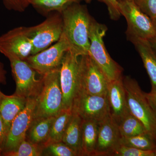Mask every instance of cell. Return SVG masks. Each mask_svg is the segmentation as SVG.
I'll return each instance as SVG.
<instances>
[{
  "label": "cell",
  "instance_id": "cell-28",
  "mask_svg": "<svg viewBox=\"0 0 156 156\" xmlns=\"http://www.w3.org/2000/svg\"><path fill=\"white\" fill-rule=\"evenodd\" d=\"M140 11L152 20L156 16V0H133Z\"/></svg>",
  "mask_w": 156,
  "mask_h": 156
},
{
  "label": "cell",
  "instance_id": "cell-1",
  "mask_svg": "<svg viewBox=\"0 0 156 156\" xmlns=\"http://www.w3.org/2000/svg\"><path fill=\"white\" fill-rule=\"evenodd\" d=\"M63 33L71 51L79 56L89 54V30L92 18L85 6L74 3L61 13Z\"/></svg>",
  "mask_w": 156,
  "mask_h": 156
},
{
  "label": "cell",
  "instance_id": "cell-10",
  "mask_svg": "<svg viewBox=\"0 0 156 156\" xmlns=\"http://www.w3.org/2000/svg\"><path fill=\"white\" fill-rule=\"evenodd\" d=\"M8 58L16 83L14 95L27 99L36 97L41 85V77L37 79V73L25 60L14 56H9Z\"/></svg>",
  "mask_w": 156,
  "mask_h": 156
},
{
  "label": "cell",
  "instance_id": "cell-12",
  "mask_svg": "<svg viewBox=\"0 0 156 156\" xmlns=\"http://www.w3.org/2000/svg\"><path fill=\"white\" fill-rule=\"evenodd\" d=\"M32 50L28 27H16L0 36V53L7 58L14 56L25 60L31 55Z\"/></svg>",
  "mask_w": 156,
  "mask_h": 156
},
{
  "label": "cell",
  "instance_id": "cell-23",
  "mask_svg": "<svg viewBox=\"0 0 156 156\" xmlns=\"http://www.w3.org/2000/svg\"><path fill=\"white\" fill-rule=\"evenodd\" d=\"M119 144L143 150H156V139L147 132L130 137H121Z\"/></svg>",
  "mask_w": 156,
  "mask_h": 156
},
{
  "label": "cell",
  "instance_id": "cell-26",
  "mask_svg": "<svg viewBox=\"0 0 156 156\" xmlns=\"http://www.w3.org/2000/svg\"><path fill=\"white\" fill-rule=\"evenodd\" d=\"M111 156H156V150H143L119 144L114 150Z\"/></svg>",
  "mask_w": 156,
  "mask_h": 156
},
{
  "label": "cell",
  "instance_id": "cell-11",
  "mask_svg": "<svg viewBox=\"0 0 156 156\" xmlns=\"http://www.w3.org/2000/svg\"><path fill=\"white\" fill-rule=\"evenodd\" d=\"M70 50L69 42L62 32L60 39L49 48L27 57L25 61L42 76L60 68L65 53Z\"/></svg>",
  "mask_w": 156,
  "mask_h": 156
},
{
  "label": "cell",
  "instance_id": "cell-40",
  "mask_svg": "<svg viewBox=\"0 0 156 156\" xmlns=\"http://www.w3.org/2000/svg\"><path fill=\"white\" fill-rule=\"evenodd\" d=\"M91 1V0H87V2H90Z\"/></svg>",
  "mask_w": 156,
  "mask_h": 156
},
{
  "label": "cell",
  "instance_id": "cell-19",
  "mask_svg": "<svg viewBox=\"0 0 156 156\" xmlns=\"http://www.w3.org/2000/svg\"><path fill=\"white\" fill-rule=\"evenodd\" d=\"M55 117L34 119L27 131L26 139L43 147V144L48 139Z\"/></svg>",
  "mask_w": 156,
  "mask_h": 156
},
{
  "label": "cell",
  "instance_id": "cell-25",
  "mask_svg": "<svg viewBox=\"0 0 156 156\" xmlns=\"http://www.w3.org/2000/svg\"><path fill=\"white\" fill-rule=\"evenodd\" d=\"M44 148L41 146L30 142L26 139L14 150L4 152L6 156H40L42 155Z\"/></svg>",
  "mask_w": 156,
  "mask_h": 156
},
{
  "label": "cell",
  "instance_id": "cell-32",
  "mask_svg": "<svg viewBox=\"0 0 156 156\" xmlns=\"http://www.w3.org/2000/svg\"><path fill=\"white\" fill-rule=\"evenodd\" d=\"M145 95L151 106L156 114V92L145 93Z\"/></svg>",
  "mask_w": 156,
  "mask_h": 156
},
{
  "label": "cell",
  "instance_id": "cell-36",
  "mask_svg": "<svg viewBox=\"0 0 156 156\" xmlns=\"http://www.w3.org/2000/svg\"><path fill=\"white\" fill-rule=\"evenodd\" d=\"M152 20L153 23V24L156 30V17H155Z\"/></svg>",
  "mask_w": 156,
  "mask_h": 156
},
{
  "label": "cell",
  "instance_id": "cell-2",
  "mask_svg": "<svg viewBox=\"0 0 156 156\" xmlns=\"http://www.w3.org/2000/svg\"><path fill=\"white\" fill-rule=\"evenodd\" d=\"M60 68L41 77V85L35 97L34 119L56 116L63 109V96L59 78Z\"/></svg>",
  "mask_w": 156,
  "mask_h": 156
},
{
  "label": "cell",
  "instance_id": "cell-34",
  "mask_svg": "<svg viewBox=\"0 0 156 156\" xmlns=\"http://www.w3.org/2000/svg\"><path fill=\"white\" fill-rule=\"evenodd\" d=\"M23 9H25L30 5L31 0H19Z\"/></svg>",
  "mask_w": 156,
  "mask_h": 156
},
{
  "label": "cell",
  "instance_id": "cell-35",
  "mask_svg": "<svg viewBox=\"0 0 156 156\" xmlns=\"http://www.w3.org/2000/svg\"><path fill=\"white\" fill-rule=\"evenodd\" d=\"M148 41L149 42L151 46L156 53V36Z\"/></svg>",
  "mask_w": 156,
  "mask_h": 156
},
{
  "label": "cell",
  "instance_id": "cell-17",
  "mask_svg": "<svg viewBox=\"0 0 156 156\" xmlns=\"http://www.w3.org/2000/svg\"><path fill=\"white\" fill-rule=\"evenodd\" d=\"M27 99L13 94H4L0 101V115L5 123L7 134L13 120L24 109Z\"/></svg>",
  "mask_w": 156,
  "mask_h": 156
},
{
  "label": "cell",
  "instance_id": "cell-29",
  "mask_svg": "<svg viewBox=\"0 0 156 156\" xmlns=\"http://www.w3.org/2000/svg\"><path fill=\"white\" fill-rule=\"evenodd\" d=\"M106 5L111 19L117 20L120 18L121 14L118 0H98Z\"/></svg>",
  "mask_w": 156,
  "mask_h": 156
},
{
  "label": "cell",
  "instance_id": "cell-13",
  "mask_svg": "<svg viewBox=\"0 0 156 156\" xmlns=\"http://www.w3.org/2000/svg\"><path fill=\"white\" fill-rule=\"evenodd\" d=\"M35 105V97L27 98L25 108L11 123L3 147L4 152L14 150L26 139L27 131L34 120Z\"/></svg>",
  "mask_w": 156,
  "mask_h": 156
},
{
  "label": "cell",
  "instance_id": "cell-14",
  "mask_svg": "<svg viewBox=\"0 0 156 156\" xmlns=\"http://www.w3.org/2000/svg\"><path fill=\"white\" fill-rule=\"evenodd\" d=\"M98 132L94 156H111L119 144L121 136L118 125L111 115L98 123Z\"/></svg>",
  "mask_w": 156,
  "mask_h": 156
},
{
  "label": "cell",
  "instance_id": "cell-30",
  "mask_svg": "<svg viewBox=\"0 0 156 156\" xmlns=\"http://www.w3.org/2000/svg\"><path fill=\"white\" fill-rule=\"evenodd\" d=\"M3 2L6 8L9 10L20 12L25 11L19 0H3Z\"/></svg>",
  "mask_w": 156,
  "mask_h": 156
},
{
  "label": "cell",
  "instance_id": "cell-24",
  "mask_svg": "<svg viewBox=\"0 0 156 156\" xmlns=\"http://www.w3.org/2000/svg\"><path fill=\"white\" fill-rule=\"evenodd\" d=\"M118 125L121 137H130L147 132L142 123L130 112Z\"/></svg>",
  "mask_w": 156,
  "mask_h": 156
},
{
  "label": "cell",
  "instance_id": "cell-6",
  "mask_svg": "<svg viewBox=\"0 0 156 156\" xmlns=\"http://www.w3.org/2000/svg\"><path fill=\"white\" fill-rule=\"evenodd\" d=\"M109 83L103 71L90 55L80 56L79 91L92 95H107Z\"/></svg>",
  "mask_w": 156,
  "mask_h": 156
},
{
  "label": "cell",
  "instance_id": "cell-38",
  "mask_svg": "<svg viewBox=\"0 0 156 156\" xmlns=\"http://www.w3.org/2000/svg\"><path fill=\"white\" fill-rule=\"evenodd\" d=\"M3 152V150L1 148H0V154H2V153Z\"/></svg>",
  "mask_w": 156,
  "mask_h": 156
},
{
  "label": "cell",
  "instance_id": "cell-15",
  "mask_svg": "<svg viewBox=\"0 0 156 156\" xmlns=\"http://www.w3.org/2000/svg\"><path fill=\"white\" fill-rule=\"evenodd\" d=\"M111 115L117 124L130 112L127 105L123 76L109 83L107 92Z\"/></svg>",
  "mask_w": 156,
  "mask_h": 156
},
{
  "label": "cell",
  "instance_id": "cell-31",
  "mask_svg": "<svg viewBox=\"0 0 156 156\" xmlns=\"http://www.w3.org/2000/svg\"><path fill=\"white\" fill-rule=\"evenodd\" d=\"M7 132L4 121L0 115V148L3 150L7 137Z\"/></svg>",
  "mask_w": 156,
  "mask_h": 156
},
{
  "label": "cell",
  "instance_id": "cell-41",
  "mask_svg": "<svg viewBox=\"0 0 156 156\" xmlns=\"http://www.w3.org/2000/svg\"><path fill=\"white\" fill-rule=\"evenodd\" d=\"M86 1H87V0H86Z\"/></svg>",
  "mask_w": 156,
  "mask_h": 156
},
{
  "label": "cell",
  "instance_id": "cell-20",
  "mask_svg": "<svg viewBox=\"0 0 156 156\" xmlns=\"http://www.w3.org/2000/svg\"><path fill=\"white\" fill-rule=\"evenodd\" d=\"M72 115V109H63L55 117L48 139L43 144L44 149L50 144L62 141L65 131Z\"/></svg>",
  "mask_w": 156,
  "mask_h": 156
},
{
  "label": "cell",
  "instance_id": "cell-22",
  "mask_svg": "<svg viewBox=\"0 0 156 156\" xmlns=\"http://www.w3.org/2000/svg\"><path fill=\"white\" fill-rule=\"evenodd\" d=\"M81 0H31L30 5L44 14L52 11L59 13L74 3H80Z\"/></svg>",
  "mask_w": 156,
  "mask_h": 156
},
{
  "label": "cell",
  "instance_id": "cell-37",
  "mask_svg": "<svg viewBox=\"0 0 156 156\" xmlns=\"http://www.w3.org/2000/svg\"><path fill=\"white\" fill-rule=\"evenodd\" d=\"M4 95V93H3L2 92V91H1V90H0V101H1V99H2V96Z\"/></svg>",
  "mask_w": 156,
  "mask_h": 156
},
{
  "label": "cell",
  "instance_id": "cell-27",
  "mask_svg": "<svg viewBox=\"0 0 156 156\" xmlns=\"http://www.w3.org/2000/svg\"><path fill=\"white\" fill-rule=\"evenodd\" d=\"M48 154L54 156H78L79 154L64 143H55L48 146L44 148Z\"/></svg>",
  "mask_w": 156,
  "mask_h": 156
},
{
  "label": "cell",
  "instance_id": "cell-39",
  "mask_svg": "<svg viewBox=\"0 0 156 156\" xmlns=\"http://www.w3.org/2000/svg\"><path fill=\"white\" fill-rule=\"evenodd\" d=\"M131 1V0H118V2H121V1Z\"/></svg>",
  "mask_w": 156,
  "mask_h": 156
},
{
  "label": "cell",
  "instance_id": "cell-16",
  "mask_svg": "<svg viewBox=\"0 0 156 156\" xmlns=\"http://www.w3.org/2000/svg\"><path fill=\"white\" fill-rule=\"evenodd\" d=\"M129 41L134 47L141 57L144 65L150 79L151 92H156V53L147 40L133 38Z\"/></svg>",
  "mask_w": 156,
  "mask_h": 156
},
{
  "label": "cell",
  "instance_id": "cell-33",
  "mask_svg": "<svg viewBox=\"0 0 156 156\" xmlns=\"http://www.w3.org/2000/svg\"><path fill=\"white\" fill-rule=\"evenodd\" d=\"M6 74L7 72L4 68V64L0 61V83H6Z\"/></svg>",
  "mask_w": 156,
  "mask_h": 156
},
{
  "label": "cell",
  "instance_id": "cell-8",
  "mask_svg": "<svg viewBox=\"0 0 156 156\" xmlns=\"http://www.w3.org/2000/svg\"><path fill=\"white\" fill-rule=\"evenodd\" d=\"M72 110L82 120L98 123L111 115L107 95H92L81 91L75 98Z\"/></svg>",
  "mask_w": 156,
  "mask_h": 156
},
{
  "label": "cell",
  "instance_id": "cell-18",
  "mask_svg": "<svg viewBox=\"0 0 156 156\" xmlns=\"http://www.w3.org/2000/svg\"><path fill=\"white\" fill-rule=\"evenodd\" d=\"M83 120L73 113L65 131L62 142L83 156L82 151V124Z\"/></svg>",
  "mask_w": 156,
  "mask_h": 156
},
{
  "label": "cell",
  "instance_id": "cell-7",
  "mask_svg": "<svg viewBox=\"0 0 156 156\" xmlns=\"http://www.w3.org/2000/svg\"><path fill=\"white\" fill-rule=\"evenodd\" d=\"M32 40L31 55L47 49L60 39L63 32V20L61 13L56 12L49 15L44 22L28 27Z\"/></svg>",
  "mask_w": 156,
  "mask_h": 156
},
{
  "label": "cell",
  "instance_id": "cell-21",
  "mask_svg": "<svg viewBox=\"0 0 156 156\" xmlns=\"http://www.w3.org/2000/svg\"><path fill=\"white\" fill-rule=\"evenodd\" d=\"M98 132V123L91 120H83L82 124L83 156H94Z\"/></svg>",
  "mask_w": 156,
  "mask_h": 156
},
{
  "label": "cell",
  "instance_id": "cell-9",
  "mask_svg": "<svg viewBox=\"0 0 156 156\" xmlns=\"http://www.w3.org/2000/svg\"><path fill=\"white\" fill-rule=\"evenodd\" d=\"M80 56L69 50L65 54L60 68V84L63 96V109H72L79 92Z\"/></svg>",
  "mask_w": 156,
  "mask_h": 156
},
{
  "label": "cell",
  "instance_id": "cell-5",
  "mask_svg": "<svg viewBox=\"0 0 156 156\" xmlns=\"http://www.w3.org/2000/svg\"><path fill=\"white\" fill-rule=\"evenodd\" d=\"M119 2L120 14L127 21V38H139L148 41L156 36V30L152 20L140 11L133 0Z\"/></svg>",
  "mask_w": 156,
  "mask_h": 156
},
{
  "label": "cell",
  "instance_id": "cell-4",
  "mask_svg": "<svg viewBox=\"0 0 156 156\" xmlns=\"http://www.w3.org/2000/svg\"><path fill=\"white\" fill-rule=\"evenodd\" d=\"M126 99L130 113L137 118L148 133L156 139V114L136 80L130 76L123 77Z\"/></svg>",
  "mask_w": 156,
  "mask_h": 156
},
{
  "label": "cell",
  "instance_id": "cell-3",
  "mask_svg": "<svg viewBox=\"0 0 156 156\" xmlns=\"http://www.w3.org/2000/svg\"><path fill=\"white\" fill-rule=\"evenodd\" d=\"M107 27L92 18L89 30V55L102 69L110 82L122 77L123 69L110 56L103 41Z\"/></svg>",
  "mask_w": 156,
  "mask_h": 156
}]
</instances>
